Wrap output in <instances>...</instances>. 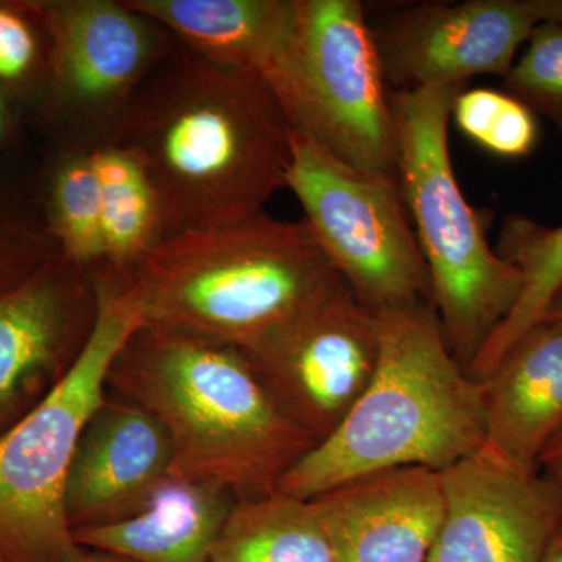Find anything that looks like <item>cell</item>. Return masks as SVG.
I'll return each instance as SVG.
<instances>
[{
  "label": "cell",
  "instance_id": "6da1fadb",
  "mask_svg": "<svg viewBox=\"0 0 562 562\" xmlns=\"http://www.w3.org/2000/svg\"><path fill=\"white\" fill-rule=\"evenodd\" d=\"M295 131L268 81L177 43L140 85L111 143L143 165L169 238L262 213L288 190Z\"/></svg>",
  "mask_w": 562,
  "mask_h": 562
},
{
  "label": "cell",
  "instance_id": "7a4b0ae2",
  "mask_svg": "<svg viewBox=\"0 0 562 562\" xmlns=\"http://www.w3.org/2000/svg\"><path fill=\"white\" fill-rule=\"evenodd\" d=\"M106 390L151 414L172 446L171 475L236 501L273 494L317 446L238 347L140 324L111 362Z\"/></svg>",
  "mask_w": 562,
  "mask_h": 562
},
{
  "label": "cell",
  "instance_id": "3957f363",
  "mask_svg": "<svg viewBox=\"0 0 562 562\" xmlns=\"http://www.w3.org/2000/svg\"><path fill=\"white\" fill-rule=\"evenodd\" d=\"M380 357L341 425L310 450L277 492L312 501L369 473L441 472L486 442L482 387L453 357L430 302L376 313Z\"/></svg>",
  "mask_w": 562,
  "mask_h": 562
},
{
  "label": "cell",
  "instance_id": "277c9868",
  "mask_svg": "<svg viewBox=\"0 0 562 562\" xmlns=\"http://www.w3.org/2000/svg\"><path fill=\"white\" fill-rule=\"evenodd\" d=\"M143 324L247 350L346 281L308 222L262 213L169 236L135 272Z\"/></svg>",
  "mask_w": 562,
  "mask_h": 562
},
{
  "label": "cell",
  "instance_id": "5b68a950",
  "mask_svg": "<svg viewBox=\"0 0 562 562\" xmlns=\"http://www.w3.org/2000/svg\"><path fill=\"white\" fill-rule=\"evenodd\" d=\"M465 87L391 91L398 180L427 265L447 346L468 368L512 313L522 273L492 249L483 217L465 199L449 147L453 102Z\"/></svg>",
  "mask_w": 562,
  "mask_h": 562
},
{
  "label": "cell",
  "instance_id": "8992f818",
  "mask_svg": "<svg viewBox=\"0 0 562 562\" xmlns=\"http://www.w3.org/2000/svg\"><path fill=\"white\" fill-rule=\"evenodd\" d=\"M98 314L72 368L0 432V554L11 562H69L83 553L65 513L70 462L88 420L105 401L117 351L143 324L135 277H94Z\"/></svg>",
  "mask_w": 562,
  "mask_h": 562
},
{
  "label": "cell",
  "instance_id": "52a82bcc",
  "mask_svg": "<svg viewBox=\"0 0 562 562\" xmlns=\"http://www.w3.org/2000/svg\"><path fill=\"white\" fill-rule=\"evenodd\" d=\"M288 190L366 308L376 314L432 303L430 276L406 217L398 177L355 168L310 133L295 131Z\"/></svg>",
  "mask_w": 562,
  "mask_h": 562
},
{
  "label": "cell",
  "instance_id": "ba28073f",
  "mask_svg": "<svg viewBox=\"0 0 562 562\" xmlns=\"http://www.w3.org/2000/svg\"><path fill=\"white\" fill-rule=\"evenodd\" d=\"M291 120L339 160L398 177L391 91L358 0H297Z\"/></svg>",
  "mask_w": 562,
  "mask_h": 562
},
{
  "label": "cell",
  "instance_id": "9c48e42d",
  "mask_svg": "<svg viewBox=\"0 0 562 562\" xmlns=\"http://www.w3.org/2000/svg\"><path fill=\"white\" fill-rule=\"evenodd\" d=\"M50 76L40 109L63 146L111 143L143 81L177 41L125 0H43Z\"/></svg>",
  "mask_w": 562,
  "mask_h": 562
},
{
  "label": "cell",
  "instance_id": "30bf717a",
  "mask_svg": "<svg viewBox=\"0 0 562 562\" xmlns=\"http://www.w3.org/2000/svg\"><path fill=\"white\" fill-rule=\"evenodd\" d=\"M243 351L281 408L319 443L371 383L379 316L342 283Z\"/></svg>",
  "mask_w": 562,
  "mask_h": 562
},
{
  "label": "cell",
  "instance_id": "8fae6325",
  "mask_svg": "<svg viewBox=\"0 0 562 562\" xmlns=\"http://www.w3.org/2000/svg\"><path fill=\"white\" fill-rule=\"evenodd\" d=\"M443 516L427 562H542L562 528V484L483 447L439 472Z\"/></svg>",
  "mask_w": 562,
  "mask_h": 562
},
{
  "label": "cell",
  "instance_id": "7c38bea8",
  "mask_svg": "<svg viewBox=\"0 0 562 562\" xmlns=\"http://www.w3.org/2000/svg\"><path fill=\"white\" fill-rule=\"evenodd\" d=\"M536 27L525 0H465L408 7L373 33L387 83L414 91L505 79Z\"/></svg>",
  "mask_w": 562,
  "mask_h": 562
},
{
  "label": "cell",
  "instance_id": "4fadbf2b",
  "mask_svg": "<svg viewBox=\"0 0 562 562\" xmlns=\"http://www.w3.org/2000/svg\"><path fill=\"white\" fill-rule=\"evenodd\" d=\"M98 292L61 255L0 292V432L43 401L90 339Z\"/></svg>",
  "mask_w": 562,
  "mask_h": 562
},
{
  "label": "cell",
  "instance_id": "5bb4252c",
  "mask_svg": "<svg viewBox=\"0 0 562 562\" xmlns=\"http://www.w3.org/2000/svg\"><path fill=\"white\" fill-rule=\"evenodd\" d=\"M172 468V446L151 414L120 397L95 409L81 432L65 487L70 530L135 516Z\"/></svg>",
  "mask_w": 562,
  "mask_h": 562
},
{
  "label": "cell",
  "instance_id": "9a60e30c",
  "mask_svg": "<svg viewBox=\"0 0 562 562\" xmlns=\"http://www.w3.org/2000/svg\"><path fill=\"white\" fill-rule=\"evenodd\" d=\"M335 562H427L443 516L439 472L369 473L312 498Z\"/></svg>",
  "mask_w": 562,
  "mask_h": 562
},
{
  "label": "cell",
  "instance_id": "2e32d148",
  "mask_svg": "<svg viewBox=\"0 0 562 562\" xmlns=\"http://www.w3.org/2000/svg\"><path fill=\"white\" fill-rule=\"evenodd\" d=\"M125 3L160 24L184 49L268 81L291 117L297 0H125Z\"/></svg>",
  "mask_w": 562,
  "mask_h": 562
},
{
  "label": "cell",
  "instance_id": "e0dca14e",
  "mask_svg": "<svg viewBox=\"0 0 562 562\" xmlns=\"http://www.w3.org/2000/svg\"><path fill=\"white\" fill-rule=\"evenodd\" d=\"M476 383L484 447L522 471H539V458L562 428L561 325L539 322Z\"/></svg>",
  "mask_w": 562,
  "mask_h": 562
},
{
  "label": "cell",
  "instance_id": "ac0fdd59",
  "mask_svg": "<svg viewBox=\"0 0 562 562\" xmlns=\"http://www.w3.org/2000/svg\"><path fill=\"white\" fill-rule=\"evenodd\" d=\"M235 502L220 487L169 475L135 516L72 531L74 541L135 562H209Z\"/></svg>",
  "mask_w": 562,
  "mask_h": 562
},
{
  "label": "cell",
  "instance_id": "d6986e66",
  "mask_svg": "<svg viewBox=\"0 0 562 562\" xmlns=\"http://www.w3.org/2000/svg\"><path fill=\"white\" fill-rule=\"evenodd\" d=\"M92 151L101 187L103 266L98 273L135 276L140 262L168 239L160 201L131 150L105 143Z\"/></svg>",
  "mask_w": 562,
  "mask_h": 562
},
{
  "label": "cell",
  "instance_id": "ffe728a7",
  "mask_svg": "<svg viewBox=\"0 0 562 562\" xmlns=\"http://www.w3.org/2000/svg\"><path fill=\"white\" fill-rule=\"evenodd\" d=\"M209 562H335L313 501L273 494L236 501Z\"/></svg>",
  "mask_w": 562,
  "mask_h": 562
},
{
  "label": "cell",
  "instance_id": "44dd1931",
  "mask_svg": "<svg viewBox=\"0 0 562 562\" xmlns=\"http://www.w3.org/2000/svg\"><path fill=\"white\" fill-rule=\"evenodd\" d=\"M495 251L522 273V291L512 313L465 368L475 382L484 379L513 344L546 317L562 284V225L546 227L514 214L503 221Z\"/></svg>",
  "mask_w": 562,
  "mask_h": 562
},
{
  "label": "cell",
  "instance_id": "7402d4cb",
  "mask_svg": "<svg viewBox=\"0 0 562 562\" xmlns=\"http://www.w3.org/2000/svg\"><path fill=\"white\" fill-rule=\"evenodd\" d=\"M41 214L63 258L91 276L101 271V187L92 147L65 144L55 155L47 169Z\"/></svg>",
  "mask_w": 562,
  "mask_h": 562
},
{
  "label": "cell",
  "instance_id": "603a6c76",
  "mask_svg": "<svg viewBox=\"0 0 562 562\" xmlns=\"http://www.w3.org/2000/svg\"><path fill=\"white\" fill-rule=\"evenodd\" d=\"M52 35L43 0H0V98L40 106L50 76Z\"/></svg>",
  "mask_w": 562,
  "mask_h": 562
},
{
  "label": "cell",
  "instance_id": "cb8c5ba5",
  "mask_svg": "<svg viewBox=\"0 0 562 562\" xmlns=\"http://www.w3.org/2000/svg\"><path fill=\"white\" fill-rule=\"evenodd\" d=\"M452 120L469 139L495 157L525 158L538 144L536 114L505 91L462 90L454 99Z\"/></svg>",
  "mask_w": 562,
  "mask_h": 562
},
{
  "label": "cell",
  "instance_id": "d4e9b609",
  "mask_svg": "<svg viewBox=\"0 0 562 562\" xmlns=\"http://www.w3.org/2000/svg\"><path fill=\"white\" fill-rule=\"evenodd\" d=\"M527 50L503 79L505 92L562 133V27L539 24Z\"/></svg>",
  "mask_w": 562,
  "mask_h": 562
},
{
  "label": "cell",
  "instance_id": "484cf974",
  "mask_svg": "<svg viewBox=\"0 0 562 562\" xmlns=\"http://www.w3.org/2000/svg\"><path fill=\"white\" fill-rule=\"evenodd\" d=\"M57 255L43 217L33 220L0 198V292L29 279Z\"/></svg>",
  "mask_w": 562,
  "mask_h": 562
},
{
  "label": "cell",
  "instance_id": "4316f807",
  "mask_svg": "<svg viewBox=\"0 0 562 562\" xmlns=\"http://www.w3.org/2000/svg\"><path fill=\"white\" fill-rule=\"evenodd\" d=\"M538 468L543 475L562 484V428L543 450Z\"/></svg>",
  "mask_w": 562,
  "mask_h": 562
},
{
  "label": "cell",
  "instance_id": "83f0119b",
  "mask_svg": "<svg viewBox=\"0 0 562 562\" xmlns=\"http://www.w3.org/2000/svg\"><path fill=\"white\" fill-rule=\"evenodd\" d=\"M525 2L538 25L552 24L562 27V0H525Z\"/></svg>",
  "mask_w": 562,
  "mask_h": 562
},
{
  "label": "cell",
  "instance_id": "f1b7e54d",
  "mask_svg": "<svg viewBox=\"0 0 562 562\" xmlns=\"http://www.w3.org/2000/svg\"><path fill=\"white\" fill-rule=\"evenodd\" d=\"M69 562H135L127 560V558L120 557V554L101 552V550L85 549L80 557Z\"/></svg>",
  "mask_w": 562,
  "mask_h": 562
},
{
  "label": "cell",
  "instance_id": "f546056e",
  "mask_svg": "<svg viewBox=\"0 0 562 562\" xmlns=\"http://www.w3.org/2000/svg\"><path fill=\"white\" fill-rule=\"evenodd\" d=\"M546 319L552 321L562 327V284L557 294L553 295L552 302H550L549 310H547L546 317H543V321Z\"/></svg>",
  "mask_w": 562,
  "mask_h": 562
},
{
  "label": "cell",
  "instance_id": "4dcf8cb0",
  "mask_svg": "<svg viewBox=\"0 0 562 562\" xmlns=\"http://www.w3.org/2000/svg\"><path fill=\"white\" fill-rule=\"evenodd\" d=\"M11 125L10 105L5 99L0 98V146L5 143Z\"/></svg>",
  "mask_w": 562,
  "mask_h": 562
},
{
  "label": "cell",
  "instance_id": "1f68e13d",
  "mask_svg": "<svg viewBox=\"0 0 562 562\" xmlns=\"http://www.w3.org/2000/svg\"><path fill=\"white\" fill-rule=\"evenodd\" d=\"M542 562H562V528L561 531L554 536Z\"/></svg>",
  "mask_w": 562,
  "mask_h": 562
},
{
  "label": "cell",
  "instance_id": "d6a6232c",
  "mask_svg": "<svg viewBox=\"0 0 562 562\" xmlns=\"http://www.w3.org/2000/svg\"><path fill=\"white\" fill-rule=\"evenodd\" d=\"M0 562H11V561L7 560V558L3 557V554H0Z\"/></svg>",
  "mask_w": 562,
  "mask_h": 562
}]
</instances>
